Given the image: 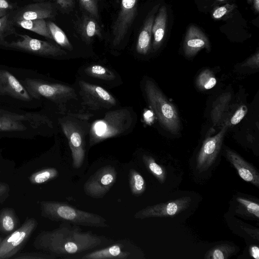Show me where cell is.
<instances>
[{
    "label": "cell",
    "instance_id": "obj_47",
    "mask_svg": "<svg viewBox=\"0 0 259 259\" xmlns=\"http://www.w3.org/2000/svg\"><path fill=\"white\" fill-rule=\"evenodd\" d=\"M3 238H2L1 237H0V244L3 240Z\"/></svg>",
    "mask_w": 259,
    "mask_h": 259
},
{
    "label": "cell",
    "instance_id": "obj_32",
    "mask_svg": "<svg viewBox=\"0 0 259 259\" xmlns=\"http://www.w3.org/2000/svg\"><path fill=\"white\" fill-rule=\"evenodd\" d=\"M143 160L148 169L161 183L165 181L166 174L163 167L159 165L151 156L144 155Z\"/></svg>",
    "mask_w": 259,
    "mask_h": 259
},
{
    "label": "cell",
    "instance_id": "obj_11",
    "mask_svg": "<svg viewBox=\"0 0 259 259\" xmlns=\"http://www.w3.org/2000/svg\"><path fill=\"white\" fill-rule=\"evenodd\" d=\"M78 84L83 105L93 110L109 109L116 105L115 98L102 87L83 80Z\"/></svg>",
    "mask_w": 259,
    "mask_h": 259
},
{
    "label": "cell",
    "instance_id": "obj_15",
    "mask_svg": "<svg viewBox=\"0 0 259 259\" xmlns=\"http://www.w3.org/2000/svg\"><path fill=\"white\" fill-rule=\"evenodd\" d=\"M62 131L67 138L72 158V165L75 168L81 167L85 157L84 139L79 125L70 120L61 121Z\"/></svg>",
    "mask_w": 259,
    "mask_h": 259
},
{
    "label": "cell",
    "instance_id": "obj_6",
    "mask_svg": "<svg viewBox=\"0 0 259 259\" xmlns=\"http://www.w3.org/2000/svg\"><path fill=\"white\" fill-rule=\"evenodd\" d=\"M19 80L31 97L37 101L44 98L60 104L76 98L74 89L68 85L34 78L28 77Z\"/></svg>",
    "mask_w": 259,
    "mask_h": 259
},
{
    "label": "cell",
    "instance_id": "obj_26",
    "mask_svg": "<svg viewBox=\"0 0 259 259\" xmlns=\"http://www.w3.org/2000/svg\"><path fill=\"white\" fill-rule=\"evenodd\" d=\"M236 201L239 204V213L258 219L259 204L257 202L241 196L237 197Z\"/></svg>",
    "mask_w": 259,
    "mask_h": 259
},
{
    "label": "cell",
    "instance_id": "obj_49",
    "mask_svg": "<svg viewBox=\"0 0 259 259\" xmlns=\"http://www.w3.org/2000/svg\"><path fill=\"white\" fill-rule=\"evenodd\" d=\"M116 1L118 2L119 1H120V0H116Z\"/></svg>",
    "mask_w": 259,
    "mask_h": 259
},
{
    "label": "cell",
    "instance_id": "obj_30",
    "mask_svg": "<svg viewBox=\"0 0 259 259\" xmlns=\"http://www.w3.org/2000/svg\"><path fill=\"white\" fill-rule=\"evenodd\" d=\"M129 184L133 195H141L146 190V183L142 175L134 168L129 171Z\"/></svg>",
    "mask_w": 259,
    "mask_h": 259
},
{
    "label": "cell",
    "instance_id": "obj_42",
    "mask_svg": "<svg viewBox=\"0 0 259 259\" xmlns=\"http://www.w3.org/2000/svg\"><path fill=\"white\" fill-rule=\"evenodd\" d=\"M13 9V5L8 0H0V10L7 12Z\"/></svg>",
    "mask_w": 259,
    "mask_h": 259
},
{
    "label": "cell",
    "instance_id": "obj_33",
    "mask_svg": "<svg viewBox=\"0 0 259 259\" xmlns=\"http://www.w3.org/2000/svg\"><path fill=\"white\" fill-rule=\"evenodd\" d=\"M196 82L199 89L205 91L214 87L217 83V80L211 70L205 69L198 75Z\"/></svg>",
    "mask_w": 259,
    "mask_h": 259
},
{
    "label": "cell",
    "instance_id": "obj_10",
    "mask_svg": "<svg viewBox=\"0 0 259 259\" xmlns=\"http://www.w3.org/2000/svg\"><path fill=\"white\" fill-rule=\"evenodd\" d=\"M117 172L111 165L99 169L83 185L85 193L94 198H102L115 183Z\"/></svg>",
    "mask_w": 259,
    "mask_h": 259
},
{
    "label": "cell",
    "instance_id": "obj_40",
    "mask_svg": "<svg viewBox=\"0 0 259 259\" xmlns=\"http://www.w3.org/2000/svg\"><path fill=\"white\" fill-rule=\"evenodd\" d=\"M242 67H249L252 68H258L259 67V52L257 51L249 57L243 64Z\"/></svg>",
    "mask_w": 259,
    "mask_h": 259
},
{
    "label": "cell",
    "instance_id": "obj_8",
    "mask_svg": "<svg viewBox=\"0 0 259 259\" xmlns=\"http://www.w3.org/2000/svg\"><path fill=\"white\" fill-rule=\"evenodd\" d=\"M18 35L19 39L10 42L3 39L0 45L40 56L55 57L67 54L63 49L48 41L34 38L26 34Z\"/></svg>",
    "mask_w": 259,
    "mask_h": 259
},
{
    "label": "cell",
    "instance_id": "obj_50",
    "mask_svg": "<svg viewBox=\"0 0 259 259\" xmlns=\"http://www.w3.org/2000/svg\"><path fill=\"white\" fill-rule=\"evenodd\" d=\"M1 172H2V171H1V169H0V174H1Z\"/></svg>",
    "mask_w": 259,
    "mask_h": 259
},
{
    "label": "cell",
    "instance_id": "obj_43",
    "mask_svg": "<svg viewBox=\"0 0 259 259\" xmlns=\"http://www.w3.org/2000/svg\"><path fill=\"white\" fill-rule=\"evenodd\" d=\"M249 253L251 257L255 259L259 258V248L256 245H251L249 247Z\"/></svg>",
    "mask_w": 259,
    "mask_h": 259
},
{
    "label": "cell",
    "instance_id": "obj_18",
    "mask_svg": "<svg viewBox=\"0 0 259 259\" xmlns=\"http://www.w3.org/2000/svg\"><path fill=\"white\" fill-rule=\"evenodd\" d=\"M228 161L237 170L239 176L245 181L259 186V174L255 168L231 149H226Z\"/></svg>",
    "mask_w": 259,
    "mask_h": 259
},
{
    "label": "cell",
    "instance_id": "obj_29",
    "mask_svg": "<svg viewBox=\"0 0 259 259\" xmlns=\"http://www.w3.org/2000/svg\"><path fill=\"white\" fill-rule=\"evenodd\" d=\"M58 175L59 172L56 168L49 167L32 173L28 179L32 184H41L55 179Z\"/></svg>",
    "mask_w": 259,
    "mask_h": 259
},
{
    "label": "cell",
    "instance_id": "obj_21",
    "mask_svg": "<svg viewBox=\"0 0 259 259\" xmlns=\"http://www.w3.org/2000/svg\"><path fill=\"white\" fill-rule=\"evenodd\" d=\"M159 6V4L155 5L149 12L140 32L136 46V50L140 54L146 55L150 50L152 26Z\"/></svg>",
    "mask_w": 259,
    "mask_h": 259
},
{
    "label": "cell",
    "instance_id": "obj_20",
    "mask_svg": "<svg viewBox=\"0 0 259 259\" xmlns=\"http://www.w3.org/2000/svg\"><path fill=\"white\" fill-rule=\"evenodd\" d=\"M210 50L209 40L205 34L197 27L191 25L186 33L184 41V51L188 57H193L200 50Z\"/></svg>",
    "mask_w": 259,
    "mask_h": 259
},
{
    "label": "cell",
    "instance_id": "obj_14",
    "mask_svg": "<svg viewBox=\"0 0 259 259\" xmlns=\"http://www.w3.org/2000/svg\"><path fill=\"white\" fill-rule=\"evenodd\" d=\"M191 202L192 199L190 197L184 196L164 203L148 206L137 212L134 218L144 219L175 216L188 208Z\"/></svg>",
    "mask_w": 259,
    "mask_h": 259
},
{
    "label": "cell",
    "instance_id": "obj_35",
    "mask_svg": "<svg viewBox=\"0 0 259 259\" xmlns=\"http://www.w3.org/2000/svg\"><path fill=\"white\" fill-rule=\"evenodd\" d=\"M15 32L13 27L12 20L10 19V15L8 13L0 17V42L6 36Z\"/></svg>",
    "mask_w": 259,
    "mask_h": 259
},
{
    "label": "cell",
    "instance_id": "obj_39",
    "mask_svg": "<svg viewBox=\"0 0 259 259\" xmlns=\"http://www.w3.org/2000/svg\"><path fill=\"white\" fill-rule=\"evenodd\" d=\"M235 7L234 5L227 4L218 8L213 13L212 16L215 19H220L227 13L232 11Z\"/></svg>",
    "mask_w": 259,
    "mask_h": 259
},
{
    "label": "cell",
    "instance_id": "obj_5",
    "mask_svg": "<svg viewBox=\"0 0 259 259\" xmlns=\"http://www.w3.org/2000/svg\"><path fill=\"white\" fill-rule=\"evenodd\" d=\"M144 90L148 103L160 123L172 134H178L180 129V121L175 106L152 80L146 81Z\"/></svg>",
    "mask_w": 259,
    "mask_h": 259
},
{
    "label": "cell",
    "instance_id": "obj_1",
    "mask_svg": "<svg viewBox=\"0 0 259 259\" xmlns=\"http://www.w3.org/2000/svg\"><path fill=\"white\" fill-rule=\"evenodd\" d=\"M108 243V239L84 232L79 226L62 222L52 230L42 231L35 237L33 246L56 257L70 258Z\"/></svg>",
    "mask_w": 259,
    "mask_h": 259
},
{
    "label": "cell",
    "instance_id": "obj_27",
    "mask_svg": "<svg viewBox=\"0 0 259 259\" xmlns=\"http://www.w3.org/2000/svg\"><path fill=\"white\" fill-rule=\"evenodd\" d=\"M236 248L228 243L217 245L209 249L204 255L205 259H228L233 255Z\"/></svg>",
    "mask_w": 259,
    "mask_h": 259
},
{
    "label": "cell",
    "instance_id": "obj_37",
    "mask_svg": "<svg viewBox=\"0 0 259 259\" xmlns=\"http://www.w3.org/2000/svg\"><path fill=\"white\" fill-rule=\"evenodd\" d=\"M247 112V108L245 105L240 106L231 118L229 124L236 125L239 123L244 118Z\"/></svg>",
    "mask_w": 259,
    "mask_h": 259
},
{
    "label": "cell",
    "instance_id": "obj_46",
    "mask_svg": "<svg viewBox=\"0 0 259 259\" xmlns=\"http://www.w3.org/2000/svg\"><path fill=\"white\" fill-rule=\"evenodd\" d=\"M52 0H34V2H49Z\"/></svg>",
    "mask_w": 259,
    "mask_h": 259
},
{
    "label": "cell",
    "instance_id": "obj_44",
    "mask_svg": "<svg viewBox=\"0 0 259 259\" xmlns=\"http://www.w3.org/2000/svg\"><path fill=\"white\" fill-rule=\"evenodd\" d=\"M253 6L257 12L259 11V0H253Z\"/></svg>",
    "mask_w": 259,
    "mask_h": 259
},
{
    "label": "cell",
    "instance_id": "obj_45",
    "mask_svg": "<svg viewBox=\"0 0 259 259\" xmlns=\"http://www.w3.org/2000/svg\"><path fill=\"white\" fill-rule=\"evenodd\" d=\"M7 14H8L7 12L0 10V17L4 16Z\"/></svg>",
    "mask_w": 259,
    "mask_h": 259
},
{
    "label": "cell",
    "instance_id": "obj_24",
    "mask_svg": "<svg viewBox=\"0 0 259 259\" xmlns=\"http://www.w3.org/2000/svg\"><path fill=\"white\" fill-rule=\"evenodd\" d=\"M17 25L53 40L47 21L44 19L34 20H17L13 21Z\"/></svg>",
    "mask_w": 259,
    "mask_h": 259
},
{
    "label": "cell",
    "instance_id": "obj_31",
    "mask_svg": "<svg viewBox=\"0 0 259 259\" xmlns=\"http://www.w3.org/2000/svg\"><path fill=\"white\" fill-rule=\"evenodd\" d=\"M84 72L89 76L104 80H112L115 77L112 71L100 65H90L85 68Z\"/></svg>",
    "mask_w": 259,
    "mask_h": 259
},
{
    "label": "cell",
    "instance_id": "obj_48",
    "mask_svg": "<svg viewBox=\"0 0 259 259\" xmlns=\"http://www.w3.org/2000/svg\"><path fill=\"white\" fill-rule=\"evenodd\" d=\"M247 1L248 2H249V3H251V2L252 1V0H247Z\"/></svg>",
    "mask_w": 259,
    "mask_h": 259
},
{
    "label": "cell",
    "instance_id": "obj_9",
    "mask_svg": "<svg viewBox=\"0 0 259 259\" xmlns=\"http://www.w3.org/2000/svg\"><path fill=\"white\" fill-rule=\"evenodd\" d=\"M120 7L111 27L112 43L118 46L125 35L137 16L138 0H120Z\"/></svg>",
    "mask_w": 259,
    "mask_h": 259
},
{
    "label": "cell",
    "instance_id": "obj_19",
    "mask_svg": "<svg viewBox=\"0 0 259 259\" xmlns=\"http://www.w3.org/2000/svg\"><path fill=\"white\" fill-rule=\"evenodd\" d=\"M74 28L81 39L87 44H90L96 37H102V29L99 21L83 12L74 22Z\"/></svg>",
    "mask_w": 259,
    "mask_h": 259
},
{
    "label": "cell",
    "instance_id": "obj_12",
    "mask_svg": "<svg viewBox=\"0 0 259 259\" xmlns=\"http://www.w3.org/2000/svg\"><path fill=\"white\" fill-rule=\"evenodd\" d=\"M141 251L128 240H118L105 248L88 252L81 259H134L140 258Z\"/></svg>",
    "mask_w": 259,
    "mask_h": 259
},
{
    "label": "cell",
    "instance_id": "obj_25",
    "mask_svg": "<svg viewBox=\"0 0 259 259\" xmlns=\"http://www.w3.org/2000/svg\"><path fill=\"white\" fill-rule=\"evenodd\" d=\"M231 98V93H225L220 96L213 103L211 111V118L214 125H215L222 118Z\"/></svg>",
    "mask_w": 259,
    "mask_h": 259
},
{
    "label": "cell",
    "instance_id": "obj_23",
    "mask_svg": "<svg viewBox=\"0 0 259 259\" xmlns=\"http://www.w3.org/2000/svg\"><path fill=\"white\" fill-rule=\"evenodd\" d=\"M19 219L11 207H4L0 211V233L9 235L18 228Z\"/></svg>",
    "mask_w": 259,
    "mask_h": 259
},
{
    "label": "cell",
    "instance_id": "obj_41",
    "mask_svg": "<svg viewBox=\"0 0 259 259\" xmlns=\"http://www.w3.org/2000/svg\"><path fill=\"white\" fill-rule=\"evenodd\" d=\"M10 191V186L8 184L0 182V205L4 203L9 197Z\"/></svg>",
    "mask_w": 259,
    "mask_h": 259
},
{
    "label": "cell",
    "instance_id": "obj_4",
    "mask_svg": "<svg viewBox=\"0 0 259 259\" xmlns=\"http://www.w3.org/2000/svg\"><path fill=\"white\" fill-rule=\"evenodd\" d=\"M133 116L127 109L107 112L104 117L95 121L90 131L89 144L93 146L106 139L126 132L133 123Z\"/></svg>",
    "mask_w": 259,
    "mask_h": 259
},
{
    "label": "cell",
    "instance_id": "obj_28",
    "mask_svg": "<svg viewBox=\"0 0 259 259\" xmlns=\"http://www.w3.org/2000/svg\"><path fill=\"white\" fill-rule=\"evenodd\" d=\"M47 24L53 40L62 48L69 51H72L73 46L64 32L55 23L51 21H47Z\"/></svg>",
    "mask_w": 259,
    "mask_h": 259
},
{
    "label": "cell",
    "instance_id": "obj_2",
    "mask_svg": "<svg viewBox=\"0 0 259 259\" xmlns=\"http://www.w3.org/2000/svg\"><path fill=\"white\" fill-rule=\"evenodd\" d=\"M52 123L47 116L38 112L19 113L0 109V133L7 137L33 138Z\"/></svg>",
    "mask_w": 259,
    "mask_h": 259
},
{
    "label": "cell",
    "instance_id": "obj_22",
    "mask_svg": "<svg viewBox=\"0 0 259 259\" xmlns=\"http://www.w3.org/2000/svg\"><path fill=\"white\" fill-rule=\"evenodd\" d=\"M167 21V9L162 6L155 17L152 29L153 40L152 44L154 51L157 50L161 46L165 36Z\"/></svg>",
    "mask_w": 259,
    "mask_h": 259
},
{
    "label": "cell",
    "instance_id": "obj_7",
    "mask_svg": "<svg viewBox=\"0 0 259 259\" xmlns=\"http://www.w3.org/2000/svg\"><path fill=\"white\" fill-rule=\"evenodd\" d=\"M38 225L34 218L27 217L22 225L3 238L0 244V259L11 258L22 249Z\"/></svg>",
    "mask_w": 259,
    "mask_h": 259
},
{
    "label": "cell",
    "instance_id": "obj_16",
    "mask_svg": "<svg viewBox=\"0 0 259 259\" xmlns=\"http://www.w3.org/2000/svg\"><path fill=\"white\" fill-rule=\"evenodd\" d=\"M0 96L8 97L18 103L27 104H32L36 100L19 80L10 72L3 69H0Z\"/></svg>",
    "mask_w": 259,
    "mask_h": 259
},
{
    "label": "cell",
    "instance_id": "obj_38",
    "mask_svg": "<svg viewBox=\"0 0 259 259\" xmlns=\"http://www.w3.org/2000/svg\"><path fill=\"white\" fill-rule=\"evenodd\" d=\"M55 1L57 8L63 12H69L74 7V0H55Z\"/></svg>",
    "mask_w": 259,
    "mask_h": 259
},
{
    "label": "cell",
    "instance_id": "obj_17",
    "mask_svg": "<svg viewBox=\"0 0 259 259\" xmlns=\"http://www.w3.org/2000/svg\"><path fill=\"white\" fill-rule=\"evenodd\" d=\"M56 14L57 7L54 4L49 2H36L21 8L14 17L13 21L52 18Z\"/></svg>",
    "mask_w": 259,
    "mask_h": 259
},
{
    "label": "cell",
    "instance_id": "obj_13",
    "mask_svg": "<svg viewBox=\"0 0 259 259\" xmlns=\"http://www.w3.org/2000/svg\"><path fill=\"white\" fill-rule=\"evenodd\" d=\"M229 126L227 122L215 136L203 142L196 158V169L200 172L208 170L213 164L221 149L225 134Z\"/></svg>",
    "mask_w": 259,
    "mask_h": 259
},
{
    "label": "cell",
    "instance_id": "obj_3",
    "mask_svg": "<svg viewBox=\"0 0 259 259\" xmlns=\"http://www.w3.org/2000/svg\"><path fill=\"white\" fill-rule=\"evenodd\" d=\"M39 206L41 215L53 221L94 228L109 227L107 220L101 215L77 209L65 202L41 201Z\"/></svg>",
    "mask_w": 259,
    "mask_h": 259
},
{
    "label": "cell",
    "instance_id": "obj_36",
    "mask_svg": "<svg viewBox=\"0 0 259 259\" xmlns=\"http://www.w3.org/2000/svg\"><path fill=\"white\" fill-rule=\"evenodd\" d=\"M56 256L40 252H25L18 253L11 258L13 259H54Z\"/></svg>",
    "mask_w": 259,
    "mask_h": 259
},
{
    "label": "cell",
    "instance_id": "obj_34",
    "mask_svg": "<svg viewBox=\"0 0 259 259\" xmlns=\"http://www.w3.org/2000/svg\"><path fill=\"white\" fill-rule=\"evenodd\" d=\"M83 13L93 17L99 22L100 19L99 3L100 0H78Z\"/></svg>",
    "mask_w": 259,
    "mask_h": 259
}]
</instances>
